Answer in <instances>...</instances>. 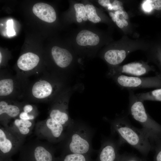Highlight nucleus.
I'll use <instances>...</instances> for the list:
<instances>
[{"instance_id": "20e7f679", "label": "nucleus", "mask_w": 161, "mask_h": 161, "mask_svg": "<svg viewBox=\"0 0 161 161\" xmlns=\"http://www.w3.org/2000/svg\"><path fill=\"white\" fill-rule=\"evenodd\" d=\"M41 75L38 78L30 81L24 101L47 103L52 101L55 97L59 88L54 78L45 73Z\"/></svg>"}, {"instance_id": "5701e85b", "label": "nucleus", "mask_w": 161, "mask_h": 161, "mask_svg": "<svg viewBox=\"0 0 161 161\" xmlns=\"http://www.w3.org/2000/svg\"><path fill=\"white\" fill-rule=\"evenodd\" d=\"M86 16L88 20L93 23H96L100 22L101 19L97 14L94 6L89 4L85 5Z\"/></svg>"}, {"instance_id": "9d476101", "label": "nucleus", "mask_w": 161, "mask_h": 161, "mask_svg": "<svg viewBox=\"0 0 161 161\" xmlns=\"http://www.w3.org/2000/svg\"><path fill=\"white\" fill-rule=\"evenodd\" d=\"M26 101L0 99V121L3 126H7L12 119L18 117Z\"/></svg>"}, {"instance_id": "6e6552de", "label": "nucleus", "mask_w": 161, "mask_h": 161, "mask_svg": "<svg viewBox=\"0 0 161 161\" xmlns=\"http://www.w3.org/2000/svg\"><path fill=\"white\" fill-rule=\"evenodd\" d=\"M24 137L9 126H1V155L4 157L8 156L21 148L24 140Z\"/></svg>"}, {"instance_id": "aec40b11", "label": "nucleus", "mask_w": 161, "mask_h": 161, "mask_svg": "<svg viewBox=\"0 0 161 161\" xmlns=\"http://www.w3.org/2000/svg\"><path fill=\"white\" fill-rule=\"evenodd\" d=\"M136 95L143 102L146 100L161 102V87L149 92L137 94Z\"/></svg>"}, {"instance_id": "c756f323", "label": "nucleus", "mask_w": 161, "mask_h": 161, "mask_svg": "<svg viewBox=\"0 0 161 161\" xmlns=\"http://www.w3.org/2000/svg\"><path fill=\"white\" fill-rule=\"evenodd\" d=\"M98 1L100 5L103 7H107L109 4L111 3L110 1L109 0H99Z\"/></svg>"}, {"instance_id": "e433bc0d", "label": "nucleus", "mask_w": 161, "mask_h": 161, "mask_svg": "<svg viewBox=\"0 0 161 161\" xmlns=\"http://www.w3.org/2000/svg\"><path fill=\"white\" fill-rule=\"evenodd\" d=\"M121 20L124 26L126 27L128 26V22L124 18H122Z\"/></svg>"}, {"instance_id": "39448f33", "label": "nucleus", "mask_w": 161, "mask_h": 161, "mask_svg": "<svg viewBox=\"0 0 161 161\" xmlns=\"http://www.w3.org/2000/svg\"><path fill=\"white\" fill-rule=\"evenodd\" d=\"M30 82L29 79L21 78L6 70H1L0 99L24 100Z\"/></svg>"}, {"instance_id": "72a5a7b5", "label": "nucleus", "mask_w": 161, "mask_h": 161, "mask_svg": "<svg viewBox=\"0 0 161 161\" xmlns=\"http://www.w3.org/2000/svg\"><path fill=\"white\" fill-rule=\"evenodd\" d=\"M120 13L122 15L125 19H128V15L127 13L126 12L122 10L121 11Z\"/></svg>"}, {"instance_id": "a878e982", "label": "nucleus", "mask_w": 161, "mask_h": 161, "mask_svg": "<svg viewBox=\"0 0 161 161\" xmlns=\"http://www.w3.org/2000/svg\"><path fill=\"white\" fill-rule=\"evenodd\" d=\"M153 149L155 151V154L153 161H161V139L154 144Z\"/></svg>"}, {"instance_id": "7ed1b4c3", "label": "nucleus", "mask_w": 161, "mask_h": 161, "mask_svg": "<svg viewBox=\"0 0 161 161\" xmlns=\"http://www.w3.org/2000/svg\"><path fill=\"white\" fill-rule=\"evenodd\" d=\"M129 112L132 117L142 126V129L149 137L153 147L161 139V125L147 112L143 101L132 90H129Z\"/></svg>"}, {"instance_id": "9b49d317", "label": "nucleus", "mask_w": 161, "mask_h": 161, "mask_svg": "<svg viewBox=\"0 0 161 161\" xmlns=\"http://www.w3.org/2000/svg\"><path fill=\"white\" fill-rule=\"evenodd\" d=\"M61 94L58 97H55L49 111V116L67 128L73 121L69 117L67 111V101Z\"/></svg>"}, {"instance_id": "4468645a", "label": "nucleus", "mask_w": 161, "mask_h": 161, "mask_svg": "<svg viewBox=\"0 0 161 161\" xmlns=\"http://www.w3.org/2000/svg\"><path fill=\"white\" fill-rule=\"evenodd\" d=\"M154 69L143 63L135 62L129 63L119 67L113 73L116 75L126 74V75L140 77Z\"/></svg>"}, {"instance_id": "f03ea898", "label": "nucleus", "mask_w": 161, "mask_h": 161, "mask_svg": "<svg viewBox=\"0 0 161 161\" xmlns=\"http://www.w3.org/2000/svg\"><path fill=\"white\" fill-rule=\"evenodd\" d=\"M112 132L116 134L123 144L128 143L144 156H147L153 147L151 141L144 131L132 126L126 116L116 118L111 123Z\"/></svg>"}, {"instance_id": "f257e3e1", "label": "nucleus", "mask_w": 161, "mask_h": 161, "mask_svg": "<svg viewBox=\"0 0 161 161\" xmlns=\"http://www.w3.org/2000/svg\"><path fill=\"white\" fill-rule=\"evenodd\" d=\"M66 129L65 138L62 141L64 154L89 155L93 150L92 140L94 130L86 123L74 120Z\"/></svg>"}, {"instance_id": "f3484780", "label": "nucleus", "mask_w": 161, "mask_h": 161, "mask_svg": "<svg viewBox=\"0 0 161 161\" xmlns=\"http://www.w3.org/2000/svg\"><path fill=\"white\" fill-rule=\"evenodd\" d=\"M76 40L77 44L80 46H95L99 43L100 38L97 35L93 32L84 30L78 33Z\"/></svg>"}, {"instance_id": "1a4fd4ad", "label": "nucleus", "mask_w": 161, "mask_h": 161, "mask_svg": "<svg viewBox=\"0 0 161 161\" xmlns=\"http://www.w3.org/2000/svg\"><path fill=\"white\" fill-rule=\"evenodd\" d=\"M40 61L39 56L35 53L28 52L22 54L17 61L16 74L25 79L41 74L43 71L38 67Z\"/></svg>"}, {"instance_id": "2eb2a0df", "label": "nucleus", "mask_w": 161, "mask_h": 161, "mask_svg": "<svg viewBox=\"0 0 161 161\" xmlns=\"http://www.w3.org/2000/svg\"><path fill=\"white\" fill-rule=\"evenodd\" d=\"M52 57L55 64L59 68L64 69L71 63L73 57L67 49L58 46L53 47L51 51Z\"/></svg>"}, {"instance_id": "cd10ccee", "label": "nucleus", "mask_w": 161, "mask_h": 161, "mask_svg": "<svg viewBox=\"0 0 161 161\" xmlns=\"http://www.w3.org/2000/svg\"><path fill=\"white\" fill-rule=\"evenodd\" d=\"M18 117L21 119L33 120L35 119L36 117L22 111Z\"/></svg>"}, {"instance_id": "473e14b6", "label": "nucleus", "mask_w": 161, "mask_h": 161, "mask_svg": "<svg viewBox=\"0 0 161 161\" xmlns=\"http://www.w3.org/2000/svg\"><path fill=\"white\" fill-rule=\"evenodd\" d=\"M112 5L113 6H121L123 5L122 3L119 1L117 0H114L113 2Z\"/></svg>"}, {"instance_id": "6ab92c4d", "label": "nucleus", "mask_w": 161, "mask_h": 161, "mask_svg": "<svg viewBox=\"0 0 161 161\" xmlns=\"http://www.w3.org/2000/svg\"><path fill=\"white\" fill-rule=\"evenodd\" d=\"M126 52L124 50L112 49L107 51L104 54L106 61L112 65H117L121 63L126 57Z\"/></svg>"}, {"instance_id": "b1692460", "label": "nucleus", "mask_w": 161, "mask_h": 161, "mask_svg": "<svg viewBox=\"0 0 161 161\" xmlns=\"http://www.w3.org/2000/svg\"><path fill=\"white\" fill-rule=\"evenodd\" d=\"M118 161H146L144 158H140L133 155H120Z\"/></svg>"}, {"instance_id": "7c9ffc66", "label": "nucleus", "mask_w": 161, "mask_h": 161, "mask_svg": "<svg viewBox=\"0 0 161 161\" xmlns=\"http://www.w3.org/2000/svg\"><path fill=\"white\" fill-rule=\"evenodd\" d=\"M146 2L144 4V8L146 10L149 11L151 10L152 7L151 5L150 1H146Z\"/></svg>"}, {"instance_id": "bb28decb", "label": "nucleus", "mask_w": 161, "mask_h": 161, "mask_svg": "<svg viewBox=\"0 0 161 161\" xmlns=\"http://www.w3.org/2000/svg\"><path fill=\"white\" fill-rule=\"evenodd\" d=\"M7 34L9 36H12L16 34L15 31L13 28V21L12 20H8L7 22Z\"/></svg>"}, {"instance_id": "423d86ee", "label": "nucleus", "mask_w": 161, "mask_h": 161, "mask_svg": "<svg viewBox=\"0 0 161 161\" xmlns=\"http://www.w3.org/2000/svg\"><path fill=\"white\" fill-rule=\"evenodd\" d=\"M115 80L121 88L129 90L140 88L161 87V74L155 76L142 77L128 76L122 74L115 75Z\"/></svg>"}, {"instance_id": "f704fd0d", "label": "nucleus", "mask_w": 161, "mask_h": 161, "mask_svg": "<svg viewBox=\"0 0 161 161\" xmlns=\"http://www.w3.org/2000/svg\"><path fill=\"white\" fill-rule=\"evenodd\" d=\"M112 9L115 10H117L119 9L121 10L123 9V7L121 6L112 5Z\"/></svg>"}, {"instance_id": "c85d7f7f", "label": "nucleus", "mask_w": 161, "mask_h": 161, "mask_svg": "<svg viewBox=\"0 0 161 161\" xmlns=\"http://www.w3.org/2000/svg\"><path fill=\"white\" fill-rule=\"evenodd\" d=\"M152 8L157 10H161V0H149Z\"/></svg>"}, {"instance_id": "2f4dec72", "label": "nucleus", "mask_w": 161, "mask_h": 161, "mask_svg": "<svg viewBox=\"0 0 161 161\" xmlns=\"http://www.w3.org/2000/svg\"><path fill=\"white\" fill-rule=\"evenodd\" d=\"M116 23L117 25L120 28H122L123 27L124 25L121 20L119 18H117L116 20Z\"/></svg>"}, {"instance_id": "ddd939ff", "label": "nucleus", "mask_w": 161, "mask_h": 161, "mask_svg": "<svg viewBox=\"0 0 161 161\" xmlns=\"http://www.w3.org/2000/svg\"><path fill=\"white\" fill-rule=\"evenodd\" d=\"M29 161H55L53 149L41 143H35L27 147Z\"/></svg>"}, {"instance_id": "393cba45", "label": "nucleus", "mask_w": 161, "mask_h": 161, "mask_svg": "<svg viewBox=\"0 0 161 161\" xmlns=\"http://www.w3.org/2000/svg\"><path fill=\"white\" fill-rule=\"evenodd\" d=\"M22 111L36 117L38 114L37 107L34 105L28 103L27 102H26L23 106Z\"/></svg>"}, {"instance_id": "412c9836", "label": "nucleus", "mask_w": 161, "mask_h": 161, "mask_svg": "<svg viewBox=\"0 0 161 161\" xmlns=\"http://www.w3.org/2000/svg\"><path fill=\"white\" fill-rule=\"evenodd\" d=\"M64 155L60 161H91L89 155L72 153Z\"/></svg>"}, {"instance_id": "0eeeda50", "label": "nucleus", "mask_w": 161, "mask_h": 161, "mask_svg": "<svg viewBox=\"0 0 161 161\" xmlns=\"http://www.w3.org/2000/svg\"><path fill=\"white\" fill-rule=\"evenodd\" d=\"M65 127L61 124L48 117L36 124L35 131L38 137L52 143L62 142L64 139Z\"/></svg>"}, {"instance_id": "f8f14e48", "label": "nucleus", "mask_w": 161, "mask_h": 161, "mask_svg": "<svg viewBox=\"0 0 161 161\" xmlns=\"http://www.w3.org/2000/svg\"><path fill=\"white\" fill-rule=\"evenodd\" d=\"M123 144L119 140L107 138L102 140L97 161H118L119 148Z\"/></svg>"}, {"instance_id": "4be33fe9", "label": "nucleus", "mask_w": 161, "mask_h": 161, "mask_svg": "<svg viewBox=\"0 0 161 161\" xmlns=\"http://www.w3.org/2000/svg\"><path fill=\"white\" fill-rule=\"evenodd\" d=\"M75 11L76 20L78 23L82 22V19L86 21L88 19L86 16L85 6L82 4L76 3L74 5Z\"/></svg>"}, {"instance_id": "c9c22d12", "label": "nucleus", "mask_w": 161, "mask_h": 161, "mask_svg": "<svg viewBox=\"0 0 161 161\" xmlns=\"http://www.w3.org/2000/svg\"><path fill=\"white\" fill-rule=\"evenodd\" d=\"M109 14L110 16L112 17L113 21L114 22H116V18L114 15V14L112 12H110Z\"/></svg>"}, {"instance_id": "dca6fc26", "label": "nucleus", "mask_w": 161, "mask_h": 161, "mask_svg": "<svg viewBox=\"0 0 161 161\" xmlns=\"http://www.w3.org/2000/svg\"><path fill=\"white\" fill-rule=\"evenodd\" d=\"M34 14L41 20L48 23L54 22L56 15L53 8L50 5L43 3L35 4L32 7Z\"/></svg>"}, {"instance_id": "a211bd4d", "label": "nucleus", "mask_w": 161, "mask_h": 161, "mask_svg": "<svg viewBox=\"0 0 161 161\" xmlns=\"http://www.w3.org/2000/svg\"><path fill=\"white\" fill-rule=\"evenodd\" d=\"M32 121L17 118L15 119L11 126H8L24 137L30 133L33 126Z\"/></svg>"}]
</instances>
